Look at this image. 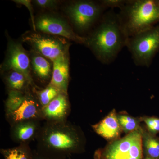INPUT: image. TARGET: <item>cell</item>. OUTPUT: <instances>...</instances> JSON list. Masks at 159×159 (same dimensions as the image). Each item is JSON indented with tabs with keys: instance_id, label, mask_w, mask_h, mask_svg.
I'll return each instance as SVG.
<instances>
[{
	"instance_id": "ba28073f",
	"label": "cell",
	"mask_w": 159,
	"mask_h": 159,
	"mask_svg": "<svg viewBox=\"0 0 159 159\" xmlns=\"http://www.w3.org/2000/svg\"><path fill=\"white\" fill-rule=\"evenodd\" d=\"M35 24L36 29L44 33L59 35L76 42L85 44L86 37L76 34L65 21L59 18L43 15L38 18Z\"/></svg>"
},
{
	"instance_id": "83f0119b",
	"label": "cell",
	"mask_w": 159,
	"mask_h": 159,
	"mask_svg": "<svg viewBox=\"0 0 159 159\" xmlns=\"http://www.w3.org/2000/svg\"></svg>"
},
{
	"instance_id": "ac0fdd59",
	"label": "cell",
	"mask_w": 159,
	"mask_h": 159,
	"mask_svg": "<svg viewBox=\"0 0 159 159\" xmlns=\"http://www.w3.org/2000/svg\"><path fill=\"white\" fill-rule=\"evenodd\" d=\"M117 118L122 132L126 135L138 130L141 127V117H134L126 112L122 111L117 113Z\"/></svg>"
},
{
	"instance_id": "484cf974",
	"label": "cell",
	"mask_w": 159,
	"mask_h": 159,
	"mask_svg": "<svg viewBox=\"0 0 159 159\" xmlns=\"http://www.w3.org/2000/svg\"><path fill=\"white\" fill-rule=\"evenodd\" d=\"M32 159H49L46 157L41 154L36 150L33 151V158Z\"/></svg>"
},
{
	"instance_id": "52a82bcc",
	"label": "cell",
	"mask_w": 159,
	"mask_h": 159,
	"mask_svg": "<svg viewBox=\"0 0 159 159\" xmlns=\"http://www.w3.org/2000/svg\"><path fill=\"white\" fill-rule=\"evenodd\" d=\"M23 38L24 41L31 44L39 54L52 61L67 54L68 51V44L62 39L34 32L27 33Z\"/></svg>"
},
{
	"instance_id": "277c9868",
	"label": "cell",
	"mask_w": 159,
	"mask_h": 159,
	"mask_svg": "<svg viewBox=\"0 0 159 159\" xmlns=\"http://www.w3.org/2000/svg\"><path fill=\"white\" fill-rule=\"evenodd\" d=\"M143 156L140 128L123 138L109 142L95 152L94 159H142Z\"/></svg>"
},
{
	"instance_id": "d6986e66",
	"label": "cell",
	"mask_w": 159,
	"mask_h": 159,
	"mask_svg": "<svg viewBox=\"0 0 159 159\" xmlns=\"http://www.w3.org/2000/svg\"><path fill=\"white\" fill-rule=\"evenodd\" d=\"M26 95L23 92L10 90L6 102V116L12 113L19 108L25 99Z\"/></svg>"
},
{
	"instance_id": "9a60e30c",
	"label": "cell",
	"mask_w": 159,
	"mask_h": 159,
	"mask_svg": "<svg viewBox=\"0 0 159 159\" xmlns=\"http://www.w3.org/2000/svg\"><path fill=\"white\" fill-rule=\"evenodd\" d=\"M143 154L151 159H159V137L152 134L145 126L140 127Z\"/></svg>"
},
{
	"instance_id": "9c48e42d",
	"label": "cell",
	"mask_w": 159,
	"mask_h": 159,
	"mask_svg": "<svg viewBox=\"0 0 159 159\" xmlns=\"http://www.w3.org/2000/svg\"><path fill=\"white\" fill-rule=\"evenodd\" d=\"M4 66L6 70L22 73L25 75L29 83L32 82L30 74L29 57L20 44L13 42L9 43Z\"/></svg>"
},
{
	"instance_id": "5bb4252c",
	"label": "cell",
	"mask_w": 159,
	"mask_h": 159,
	"mask_svg": "<svg viewBox=\"0 0 159 159\" xmlns=\"http://www.w3.org/2000/svg\"><path fill=\"white\" fill-rule=\"evenodd\" d=\"M53 62V70L50 84L56 88L61 93L67 94L69 79L67 54L58 57Z\"/></svg>"
},
{
	"instance_id": "4fadbf2b",
	"label": "cell",
	"mask_w": 159,
	"mask_h": 159,
	"mask_svg": "<svg viewBox=\"0 0 159 159\" xmlns=\"http://www.w3.org/2000/svg\"><path fill=\"white\" fill-rule=\"evenodd\" d=\"M41 127L39 120L22 121L11 125V139L20 144H28L36 139Z\"/></svg>"
},
{
	"instance_id": "7a4b0ae2",
	"label": "cell",
	"mask_w": 159,
	"mask_h": 159,
	"mask_svg": "<svg viewBox=\"0 0 159 159\" xmlns=\"http://www.w3.org/2000/svg\"><path fill=\"white\" fill-rule=\"evenodd\" d=\"M129 38L118 13L110 10L103 15L99 25L86 37L85 44L101 62L109 64L126 47Z\"/></svg>"
},
{
	"instance_id": "2e32d148",
	"label": "cell",
	"mask_w": 159,
	"mask_h": 159,
	"mask_svg": "<svg viewBox=\"0 0 159 159\" xmlns=\"http://www.w3.org/2000/svg\"><path fill=\"white\" fill-rule=\"evenodd\" d=\"M31 63L36 75L43 80H48L51 77L52 71L51 64L42 55L34 54L31 58Z\"/></svg>"
},
{
	"instance_id": "6da1fadb",
	"label": "cell",
	"mask_w": 159,
	"mask_h": 159,
	"mask_svg": "<svg viewBox=\"0 0 159 159\" xmlns=\"http://www.w3.org/2000/svg\"><path fill=\"white\" fill-rule=\"evenodd\" d=\"M37 151L49 159H66L84 149L85 139L79 127L68 122L46 121L36 139Z\"/></svg>"
},
{
	"instance_id": "7c38bea8",
	"label": "cell",
	"mask_w": 159,
	"mask_h": 159,
	"mask_svg": "<svg viewBox=\"0 0 159 159\" xmlns=\"http://www.w3.org/2000/svg\"><path fill=\"white\" fill-rule=\"evenodd\" d=\"M92 127L96 133L109 142L121 138L122 132L115 109L100 122L92 125Z\"/></svg>"
},
{
	"instance_id": "3957f363",
	"label": "cell",
	"mask_w": 159,
	"mask_h": 159,
	"mask_svg": "<svg viewBox=\"0 0 159 159\" xmlns=\"http://www.w3.org/2000/svg\"><path fill=\"white\" fill-rule=\"evenodd\" d=\"M119 14L129 37L159 23V0H126Z\"/></svg>"
},
{
	"instance_id": "d4e9b609",
	"label": "cell",
	"mask_w": 159,
	"mask_h": 159,
	"mask_svg": "<svg viewBox=\"0 0 159 159\" xmlns=\"http://www.w3.org/2000/svg\"><path fill=\"white\" fill-rule=\"evenodd\" d=\"M15 2L19 3V4H21L25 5L26 7H28L29 9V11L31 12V19L32 20V24H33V27L34 31L36 30V27H35V22L34 20L33 15H32V7L31 5V1H14Z\"/></svg>"
},
{
	"instance_id": "8992f818",
	"label": "cell",
	"mask_w": 159,
	"mask_h": 159,
	"mask_svg": "<svg viewBox=\"0 0 159 159\" xmlns=\"http://www.w3.org/2000/svg\"><path fill=\"white\" fill-rule=\"evenodd\" d=\"M107 9L102 1H78L68 7L67 12L71 21L79 31H86L103 16Z\"/></svg>"
},
{
	"instance_id": "e0dca14e",
	"label": "cell",
	"mask_w": 159,
	"mask_h": 159,
	"mask_svg": "<svg viewBox=\"0 0 159 159\" xmlns=\"http://www.w3.org/2000/svg\"><path fill=\"white\" fill-rule=\"evenodd\" d=\"M1 153L5 159H32L33 151L28 144H20L13 148L1 149Z\"/></svg>"
},
{
	"instance_id": "5b68a950",
	"label": "cell",
	"mask_w": 159,
	"mask_h": 159,
	"mask_svg": "<svg viewBox=\"0 0 159 159\" xmlns=\"http://www.w3.org/2000/svg\"><path fill=\"white\" fill-rule=\"evenodd\" d=\"M126 47L137 66L149 67L159 50V25L129 38Z\"/></svg>"
},
{
	"instance_id": "8fae6325",
	"label": "cell",
	"mask_w": 159,
	"mask_h": 159,
	"mask_svg": "<svg viewBox=\"0 0 159 159\" xmlns=\"http://www.w3.org/2000/svg\"><path fill=\"white\" fill-rule=\"evenodd\" d=\"M43 119L48 122H64L70 112L67 94L60 93L48 104L42 107Z\"/></svg>"
},
{
	"instance_id": "603a6c76",
	"label": "cell",
	"mask_w": 159,
	"mask_h": 159,
	"mask_svg": "<svg viewBox=\"0 0 159 159\" xmlns=\"http://www.w3.org/2000/svg\"><path fill=\"white\" fill-rule=\"evenodd\" d=\"M126 1L124 0H103L102 3L107 8H121L125 5Z\"/></svg>"
},
{
	"instance_id": "4316f807",
	"label": "cell",
	"mask_w": 159,
	"mask_h": 159,
	"mask_svg": "<svg viewBox=\"0 0 159 159\" xmlns=\"http://www.w3.org/2000/svg\"><path fill=\"white\" fill-rule=\"evenodd\" d=\"M144 159H151L149 158L148 157H145V158Z\"/></svg>"
},
{
	"instance_id": "7402d4cb",
	"label": "cell",
	"mask_w": 159,
	"mask_h": 159,
	"mask_svg": "<svg viewBox=\"0 0 159 159\" xmlns=\"http://www.w3.org/2000/svg\"><path fill=\"white\" fill-rule=\"evenodd\" d=\"M141 118L142 122L145 123V128L149 133L154 135L159 134V118L143 116Z\"/></svg>"
},
{
	"instance_id": "ffe728a7",
	"label": "cell",
	"mask_w": 159,
	"mask_h": 159,
	"mask_svg": "<svg viewBox=\"0 0 159 159\" xmlns=\"http://www.w3.org/2000/svg\"><path fill=\"white\" fill-rule=\"evenodd\" d=\"M6 81L11 90L20 92L25 88L26 82H28L24 74L14 70H11L7 75Z\"/></svg>"
},
{
	"instance_id": "30bf717a",
	"label": "cell",
	"mask_w": 159,
	"mask_h": 159,
	"mask_svg": "<svg viewBox=\"0 0 159 159\" xmlns=\"http://www.w3.org/2000/svg\"><path fill=\"white\" fill-rule=\"evenodd\" d=\"M42 107L33 97L26 95L25 99L19 108L6 116L11 125L22 121L43 119Z\"/></svg>"
},
{
	"instance_id": "44dd1931",
	"label": "cell",
	"mask_w": 159,
	"mask_h": 159,
	"mask_svg": "<svg viewBox=\"0 0 159 159\" xmlns=\"http://www.w3.org/2000/svg\"><path fill=\"white\" fill-rule=\"evenodd\" d=\"M60 93H61L56 88L49 84L44 89L38 93L40 104L42 107L46 106Z\"/></svg>"
},
{
	"instance_id": "cb8c5ba5",
	"label": "cell",
	"mask_w": 159,
	"mask_h": 159,
	"mask_svg": "<svg viewBox=\"0 0 159 159\" xmlns=\"http://www.w3.org/2000/svg\"><path fill=\"white\" fill-rule=\"evenodd\" d=\"M34 2L37 6L44 9L53 8L56 6L57 3L56 1L51 0H37L34 1Z\"/></svg>"
}]
</instances>
